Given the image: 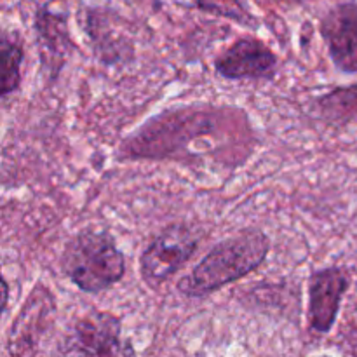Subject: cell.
<instances>
[{
	"label": "cell",
	"instance_id": "1",
	"mask_svg": "<svg viewBox=\"0 0 357 357\" xmlns=\"http://www.w3.org/2000/svg\"><path fill=\"white\" fill-rule=\"evenodd\" d=\"M237 132H251L241 108L208 103L180 105L153 115L126 136L117 149V159L190 162V143L195 142L204 150L208 142L223 146V139H237Z\"/></svg>",
	"mask_w": 357,
	"mask_h": 357
},
{
	"label": "cell",
	"instance_id": "2",
	"mask_svg": "<svg viewBox=\"0 0 357 357\" xmlns=\"http://www.w3.org/2000/svg\"><path fill=\"white\" fill-rule=\"evenodd\" d=\"M271 253V239L264 230L248 227L220 241L178 281V291L187 298H202L246 278L261 267Z\"/></svg>",
	"mask_w": 357,
	"mask_h": 357
},
{
	"label": "cell",
	"instance_id": "3",
	"mask_svg": "<svg viewBox=\"0 0 357 357\" xmlns=\"http://www.w3.org/2000/svg\"><path fill=\"white\" fill-rule=\"evenodd\" d=\"M61 272L80 291L96 295L114 288L126 274V257L107 230L84 229L63 248Z\"/></svg>",
	"mask_w": 357,
	"mask_h": 357
},
{
	"label": "cell",
	"instance_id": "4",
	"mask_svg": "<svg viewBox=\"0 0 357 357\" xmlns=\"http://www.w3.org/2000/svg\"><path fill=\"white\" fill-rule=\"evenodd\" d=\"M61 357H136V351L131 340L122 338L121 317L91 310L66 331Z\"/></svg>",
	"mask_w": 357,
	"mask_h": 357
},
{
	"label": "cell",
	"instance_id": "5",
	"mask_svg": "<svg viewBox=\"0 0 357 357\" xmlns=\"http://www.w3.org/2000/svg\"><path fill=\"white\" fill-rule=\"evenodd\" d=\"M199 236L185 223H173L160 230L139 257L142 279L150 288L169 281L197 251Z\"/></svg>",
	"mask_w": 357,
	"mask_h": 357
},
{
	"label": "cell",
	"instance_id": "6",
	"mask_svg": "<svg viewBox=\"0 0 357 357\" xmlns=\"http://www.w3.org/2000/svg\"><path fill=\"white\" fill-rule=\"evenodd\" d=\"M278 56L258 38L244 37L215 59V70L227 80L272 79L278 72Z\"/></svg>",
	"mask_w": 357,
	"mask_h": 357
},
{
	"label": "cell",
	"instance_id": "7",
	"mask_svg": "<svg viewBox=\"0 0 357 357\" xmlns=\"http://www.w3.org/2000/svg\"><path fill=\"white\" fill-rule=\"evenodd\" d=\"M349 288V275L342 267L319 268L309 278V324L316 333H330Z\"/></svg>",
	"mask_w": 357,
	"mask_h": 357
},
{
	"label": "cell",
	"instance_id": "8",
	"mask_svg": "<svg viewBox=\"0 0 357 357\" xmlns=\"http://www.w3.org/2000/svg\"><path fill=\"white\" fill-rule=\"evenodd\" d=\"M321 35L340 72L357 73V3H340L321 20Z\"/></svg>",
	"mask_w": 357,
	"mask_h": 357
},
{
	"label": "cell",
	"instance_id": "9",
	"mask_svg": "<svg viewBox=\"0 0 357 357\" xmlns=\"http://www.w3.org/2000/svg\"><path fill=\"white\" fill-rule=\"evenodd\" d=\"M38 47H40V63L49 82H56L65 68L72 42H70L66 21L63 16L40 10L35 21Z\"/></svg>",
	"mask_w": 357,
	"mask_h": 357
},
{
	"label": "cell",
	"instance_id": "10",
	"mask_svg": "<svg viewBox=\"0 0 357 357\" xmlns=\"http://www.w3.org/2000/svg\"><path fill=\"white\" fill-rule=\"evenodd\" d=\"M316 110L331 126L357 122V84L337 87L316 100Z\"/></svg>",
	"mask_w": 357,
	"mask_h": 357
},
{
	"label": "cell",
	"instance_id": "11",
	"mask_svg": "<svg viewBox=\"0 0 357 357\" xmlns=\"http://www.w3.org/2000/svg\"><path fill=\"white\" fill-rule=\"evenodd\" d=\"M2 87L0 96L7 100L10 94L16 93L21 86V65H23L24 52L21 42L16 37L2 35Z\"/></svg>",
	"mask_w": 357,
	"mask_h": 357
},
{
	"label": "cell",
	"instance_id": "12",
	"mask_svg": "<svg viewBox=\"0 0 357 357\" xmlns=\"http://www.w3.org/2000/svg\"><path fill=\"white\" fill-rule=\"evenodd\" d=\"M199 7L209 13H215L218 16H225L229 20L237 21L244 26L257 28V21L243 7L239 0H199Z\"/></svg>",
	"mask_w": 357,
	"mask_h": 357
},
{
	"label": "cell",
	"instance_id": "13",
	"mask_svg": "<svg viewBox=\"0 0 357 357\" xmlns=\"http://www.w3.org/2000/svg\"><path fill=\"white\" fill-rule=\"evenodd\" d=\"M7 303H9V284H7L6 278H2V312L7 310Z\"/></svg>",
	"mask_w": 357,
	"mask_h": 357
},
{
	"label": "cell",
	"instance_id": "14",
	"mask_svg": "<svg viewBox=\"0 0 357 357\" xmlns=\"http://www.w3.org/2000/svg\"><path fill=\"white\" fill-rule=\"evenodd\" d=\"M279 2H289V3H291V2H298V0H279Z\"/></svg>",
	"mask_w": 357,
	"mask_h": 357
}]
</instances>
